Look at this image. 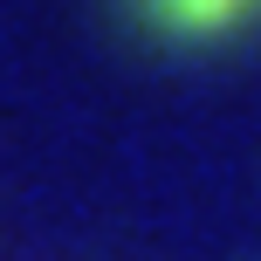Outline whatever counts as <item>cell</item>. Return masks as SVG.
I'll list each match as a JSON object with an SVG mask.
<instances>
[{"instance_id": "cell-1", "label": "cell", "mask_w": 261, "mask_h": 261, "mask_svg": "<svg viewBox=\"0 0 261 261\" xmlns=\"http://www.w3.org/2000/svg\"><path fill=\"white\" fill-rule=\"evenodd\" d=\"M248 7H261V0H158V14H172L186 28H220V21H234Z\"/></svg>"}]
</instances>
